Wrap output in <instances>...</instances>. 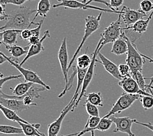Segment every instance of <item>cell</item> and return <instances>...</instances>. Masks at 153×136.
<instances>
[{"label":"cell","mask_w":153,"mask_h":136,"mask_svg":"<svg viewBox=\"0 0 153 136\" xmlns=\"http://www.w3.org/2000/svg\"><path fill=\"white\" fill-rule=\"evenodd\" d=\"M35 12H37V9H31L25 6L19 7L8 14L5 24L0 28V30H24L28 29L31 24L38 26L39 23H35L30 19L32 14Z\"/></svg>","instance_id":"1"},{"label":"cell","mask_w":153,"mask_h":136,"mask_svg":"<svg viewBox=\"0 0 153 136\" xmlns=\"http://www.w3.org/2000/svg\"><path fill=\"white\" fill-rule=\"evenodd\" d=\"M122 35L126 40L128 44V51H127V56L126 59V64L129 65L131 70V74L137 71H142L143 66L145 62V58L142 56L141 53L137 50L136 45L133 41L128 38L125 34V32H122Z\"/></svg>","instance_id":"2"},{"label":"cell","mask_w":153,"mask_h":136,"mask_svg":"<svg viewBox=\"0 0 153 136\" xmlns=\"http://www.w3.org/2000/svg\"><path fill=\"white\" fill-rule=\"evenodd\" d=\"M102 15V12H100L99 15H98L97 17L89 15L85 18L84 35L83 36L81 43H80L79 46L78 47L77 49L76 50L73 56H72L70 63H69V65H68L69 69L72 67V64H73L74 61L76 59V58H77L78 54H79L80 51H81L83 45H84L85 43L87 41V39L89 38V37L94 32H95L98 29L100 28Z\"/></svg>","instance_id":"3"},{"label":"cell","mask_w":153,"mask_h":136,"mask_svg":"<svg viewBox=\"0 0 153 136\" xmlns=\"http://www.w3.org/2000/svg\"><path fill=\"white\" fill-rule=\"evenodd\" d=\"M58 60H59V64L61 66V71L63 73L64 81L65 83V88L58 95V98H61L63 97L66 94L67 91L69 90V79L68 77V47H67V38H64L63 41L61 42V46L59 47V51H58Z\"/></svg>","instance_id":"4"},{"label":"cell","mask_w":153,"mask_h":136,"mask_svg":"<svg viewBox=\"0 0 153 136\" xmlns=\"http://www.w3.org/2000/svg\"><path fill=\"white\" fill-rule=\"evenodd\" d=\"M102 41V38H100V39L99 41H98L97 45L95 48V50H94V52L92 53L91 63L89 67L88 68V69H87L84 80H83V85H82V87L81 92H80V94L79 95L78 100L76 102L75 105L73 107V108H72L71 112H73L74 111V109L76 107H77L79 101L82 100L83 96H84V95H85L87 88H88L90 83H91V81H92L93 76H94V68H95V64L97 62V55H98V53H99V51H100V50L102 49V48H101Z\"/></svg>","instance_id":"5"},{"label":"cell","mask_w":153,"mask_h":136,"mask_svg":"<svg viewBox=\"0 0 153 136\" xmlns=\"http://www.w3.org/2000/svg\"><path fill=\"white\" fill-rule=\"evenodd\" d=\"M141 97V95L138 94H129V93H123L118 100L112 106L111 109L110 110L106 115L104 117L109 118L111 115L115 114L121 113L125 110L128 109L133 105L134 103L136 100H139Z\"/></svg>","instance_id":"6"},{"label":"cell","mask_w":153,"mask_h":136,"mask_svg":"<svg viewBox=\"0 0 153 136\" xmlns=\"http://www.w3.org/2000/svg\"><path fill=\"white\" fill-rule=\"evenodd\" d=\"M0 55H2V56H4L10 65H13V67L16 68L19 71V72L22 75L23 77L24 78L25 81L31 82L34 84H40V85H41L42 86L45 87L47 90H51V87L43 81L42 79L39 76L37 73L33 71H31L30 69L24 68L22 67V65H21L20 64H19V62L17 61H15L14 60H13L12 58L8 57L3 52H0Z\"/></svg>","instance_id":"7"},{"label":"cell","mask_w":153,"mask_h":136,"mask_svg":"<svg viewBox=\"0 0 153 136\" xmlns=\"http://www.w3.org/2000/svg\"><path fill=\"white\" fill-rule=\"evenodd\" d=\"M121 23V17L119 14L117 20L113 22L107 28L104 29L103 32L101 34V38H102L101 48L108 43H114L121 36L123 32Z\"/></svg>","instance_id":"8"},{"label":"cell","mask_w":153,"mask_h":136,"mask_svg":"<svg viewBox=\"0 0 153 136\" xmlns=\"http://www.w3.org/2000/svg\"><path fill=\"white\" fill-rule=\"evenodd\" d=\"M59 3L57 4H53V8H57V7H65L66 9H83V10H89L93 9L96 11H100L101 12L105 13H112L119 14L121 11H114L111 9H104L102 7L91 5L89 4H87L83 2H80L77 0H57Z\"/></svg>","instance_id":"9"},{"label":"cell","mask_w":153,"mask_h":136,"mask_svg":"<svg viewBox=\"0 0 153 136\" xmlns=\"http://www.w3.org/2000/svg\"><path fill=\"white\" fill-rule=\"evenodd\" d=\"M45 90H47L45 87L41 86V87H38L33 85V86L31 88L30 90H29L27 92L25 95H22V96L20 97H17L14 95H9L3 93L2 90H1V92H0V96L6 98H14V99H17V100H23L25 105H26L28 107H31V106H37V104L35 103L33 101L35 98H39L41 97V95H40V92H43Z\"/></svg>","instance_id":"10"},{"label":"cell","mask_w":153,"mask_h":136,"mask_svg":"<svg viewBox=\"0 0 153 136\" xmlns=\"http://www.w3.org/2000/svg\"><path fill=\"white\" fill-rule=\"evenodd\" d=\"M76 101H77L76 99L72 98V100L68 103V105L62 110L59 117L54 122L48 125V136H57L61 130L62 123H63L65 117L69 112L72 111V109L75 105Z\"/></svg>","instance_id":"11"},{"label":"cell","mask_w":153,"mask_h":136,"mask_svg":"<svg viewBox=\"0 0 153 136\" xmlns=\"http://www.w3.org/2000/svg\"><path fill=\"white\" fill-rule=\"evenodd\" d=\"M119 14L121 17L122 21L125 25V27L130 26L137 21L143 19V18L147 16V14L142 12L140 9L135 10L126 6L123 7Z\"/></svg>","instance_id":"12"},{"label":"cell","mask_w":153,"mask_h":136,"mask_svg":"<svg viewBox=\"0 0 153 136\" xmlns=\"http://www.w3.org/2000/svg\"><path fill=\"white\" fill-rule=\"evenodd\" d=\"M110 118L115 125V128L113 131L114 133L121 132L127 134L128 135L136 136L132 131V126L133 123H134V119H132L129 116L116 117L114 115H111Z\"/></svg>","instance_id":"13"},{"label":"cell","mask_w":153,"mask_h":136,"mask_svg":"<svg viewBox=\"0 0 153 136\" xmlns=\"http://www.w3.org/2000/svg\"><path fill=\"white\" fill-rule=\"evenodd\" d=\"M119 86L122 88V89L126 93L129 94H138L141 95H151L150 93H147L146 91L142 90L138 85L136 80L132 76L123 77V79L119 81Z\"/></svg>","instance_id":"14"},{"label":"cell","mask_w":153,"mask_h":136,"mask_svg":"<svg viewBox=\"0 0 153 136\" xmlns=\"http://www.w3.org/2000/svg\"><path fill=\"white\" fill-rule=\"evenodd\" d=\"M97 56L99 58V60H97V62H100V64L103 65L105 70L108 73H110L115 79H118L119 80L123 79V77L119 71V66L105 57L104 54L100 53V51L98 53Z\"/></svg>","instance_id":"15"},{"label":"cell","mask_w":153,"mask_h":136,"mask_svg":"<svg viewBox=\"0 0 153 136\" xmlns=\"http://www.w3.org/2000/svg\"><path fill=\"white\" fill-rule=\"evenodd\" d=\"M47 38H50V34L49 30H46L44 35L42 37V38L40 40L39 42L35 44V45H30V47L28 49V53L26 54V56L24 58V60L21 62L20 64L21 65H23L24 63H25L30 58L33 57L39 54L42 51L45 50V47L43 46V42Z\"/></svg>","instance_id":"16"},{"label":"cell","mask_w":153,"mask_h":136,"mask_svg":"<svg viewBox=\"0 0 153 136\" xmlns=\"http://www.w3.org/2000/svg\"><path fill=\"white\" fill-rule=\"evenodd\" d=\"M0 104L16 113L30 108V107L25 105L23 100L14 98H6L1 96H0Z\"/></svg>","instance_id":"17"},{"label":"cell","mask_w":153,"mask_h":136,"mask_svg":"<svg viewBox=\"0 0 153 136\" xmlns=\"http://www.w3.org/2000/svg\"><path fill=\"white\" fill-rule=\"evenodd\" d=\"M22 30H5L0 33L1 43L5 46H10L16 44L18 36Z\"/></svg>","instance_id":"18"},{"label":"cell","mask_w":153,"mask_h":136,"mask_svg":"<svg viewBox=\"0 0 153 136\" xmlns=\"http://www.w3.org/2000/svg\"><path fill=\"white\" fill-rule=\"evenodd\" d=\"M153 15V10L152 11L151 13L149 14V16L147 18L146 20L141 19L140 20L137 21L136 23L134 24L133 25L130 26L128 27H123L122 30L126 31V30H131L133 32L137 33V34H141L142 33H144L147 32L149 23L151 20V18Z\"/></svg>","instance_id":"19"},{"label":"cell","mask_w":153,"mask_h":136,"mask_svg":"<svg viewBox=\"0 0 153 136\" xmlns=\"http://www.w3.org/2000/svg\"><path fill=\"white\" fill-rule=\"evenodd\" d=\"M128 51V44L126 40L124 38L123 35L113 43L111 53L117 56H121L125 53H127Z\"/></svg>","instance_id":"20"},{"label":"cell","mask_w":153,"mask_h":136,"mask_svg":"<svg viewBox=\"0 0 153 136\" xmlns=\"http://www.w3.org/2000/svg\"><path fill=\"white\" fill-rule=\"evenodd\" d=\"M18 123L22 128L24 134L26 136H46L39 131V128L41 127L40 124L24 123L21 122Z\"/></svg>","instance_id":"21"},{"label":"cell","mask_w":153,"mask_h":136,"mask_svg":"<svg viewBox=\"0 0 153 136\" xmlns=\"http://www.w3.org/2000/svg\"><path fill=\"white\" fill-rule=\"evenodd\" d=\"M50 0H40L38 3L37 13H36L34 18H33L32 21L34 22L38 16L45 18L50 11Z\"/></svg>","instance_id":"22"},{"label":"cell","mask_w":153,"mask_h":136,"mask_svg":"<svg viewBox=\"0 0 153 136\" xmlns=\"http://www.w3.org/2000/svg\"><path fill=\"white\" fill-rule=\"evenodd\" d=\"M33 84L34 83L31 82L25 81L24 83L18 84L14 89L10 88V89L12 91L13 95L17 97H20L26 94L33 85Z\"/></svg>","instance_id":"23"},{"label":"cell","mask_w":153,"mask_h":136,"mask_svg":"<svg viewBox=\"0 0 153 136\" xmlns=\"http://www.w3.org/2000/svg\"><path fill=\"white\" fill-rule=\"evenodd\" d=\"M0 108H1V111L3 113V115L5 116V117L7 119L13 121V122H21L24 123H30L28 122L27 121L22 119L21 117H20L19 115L16 113V112L13 111V110L7 108L1 105V107H0Z\"/></svg>","instance_id":"24"},{"label":"cell","mask_w":153,"mask_h":136,"mask_svg":"<svg viewBox=\"0 0 153 136\" xmlns=\"http://www.w3.org/2000/svg\"><path fill=\"white\" fill-rule=\"evenodd\" d=\"M7 50L9 51L10 56L13 58H19L23 55L27 54L28 53L29 48L24 49L22 47L19 45H10V46H5Z\"/></svg>","instance_id":"25"},{"label":"cell","mask_w":153,"mask_h":136,"mask_svg":"<svg viewBox=\"0 0 153 136\" xmlns=\"http://www.w3.org/2000/svg\"><path fill=\"white\" fill-rule=\"evenodd\" d=\"M76 69H77V74H76L77 75V86H76L74 95H73L72 98L78 100V95H79V90L80 89V88L82 87L83 80H84L86 73H87V69H88V68L87 69H80V68H78L76 67Z\"/></svg>","instance_id":"26"},{"label":"cell","mask_w":153,"mask_h":136,"mask_svg":"<svg viewBox=\"0 0 153 136\" xmlns=\"http://www.w3.org/2000/svg\"><path fill=\"white\" fill-rule=\"evenodd\" d=\"M113 122L112 120L109 117V118H105V117H102L101 119L100 122L98 123L97 126L93 129L91 131V136H94V131L98 130L101 131H105L110 130V128L111 127Z\"/></svg>","instance_id":"27"},{"label":"cell","mask_w":153,"mask_h":136,"mask_svg":"<svg viewBox=\"0 0 153 136\" xmlns=\"http://www.w3.org/2000/svg\"><path fill=\"white\" fill-rule=\"evenodd\" d=\"M86 101H89L91 104L97 106L103 107V98L100 92H91L85 94Z\"/></svg>","instance_id":"28"},{"label":"cell","mask_w":153,"mask_h":136,"mask_svg":"<svg viewBox=\"0 0 153 136\" xmlns=\"http://www.w3.org/2000/svg\"><path fill=\"white\" fill-rule=\"evenodd\" d=\"M76 67L80 69H87L91 63L92 58L91 59L89 55L83 54L76 58Z\"/></svg>","instance_id":"29"},{"label":"cell","mask_w":153,"mask_h":136,"mask_svg":"<svg viewBox=\"0 0 153 136\" xmlns=\"http://www.w3.org/2000/svg\"><path fill=\"white\" fill-rule=\"evenodd\" d=\"M0 132L5 134H24L22 128L10 125H0Z\"/></svg>","instance_id":"30"},{"label":"cell","mask_w":153,"mask_h":136,"mask_svg":"<svg viewBox=\"0 0 153 136\" xmlns=\"http://www.w3.org/2000/svg\"><path fill=\"white\" fill-rule=\"evenodd\" d=\"M131 76L136 80L138 85H139L140 89L142 90L146 91V90L147 89L148 84H147L146 83H145V77L142 74V71H137L132 73V74H131Z\"/></svg>","instance_id":"31"},{"label":"cell","mask_w":153,"mask_h":136,"mask_svg":"<svg viewBox=\"0 0 153 136\" xmlns=\"http://www.w3.org/2000/svg\"><path fill=\"white\" fill-rule=\"evenodd\" d=\"M140 101L143 108L145 110L151 109L153 107V96L151 95H141Z\"/></svg>","instance_id":"32"},{"label":"cell","mask_w":153,"mask_h":136,"mask_svg":"<svg viewBox=\"0 0 153 136\" xmlns=\"http://www.w3.org/2000/svg\"><path fill=\"white\" fill-rule=\"evenodd\" d=\"M85 107L86 111L89 116H100L99 110L98 109V106L91 104L89 101H85Z\"/></svg>","instance_id":"33"},{"label":"cell","mask_w":153,"mask_h":136,"mask_svg":"<svg viewBox=\"0 0 153 136\" xmlns=\"http://www.w3.org/2000/svg\"><path fill=\"white\" fill-rule=\"evenodd\" d=\"M140 9L142 12L147 14L153 10V3L151 0H142L140 2Z\"/></svg>","instance_id":"34"},{"label":"cell","mask_w":153,"mask_h":136,"mask_svg":"<svg viewBox=\"0 0 153 136\" xmlns=\"http://www.w3.org/2000/svg\"><path fill=\"white\" fill-rule=\"evenodd\" d=\"M35 1V0H0V3L1 4H11L14 5H16L19 7L23 6L25 3L28 2Z\"/></svg>","instance_id":"35"},{"label":"cell","mask_w":153,"mask_h":136,"mask_svg":"<svg viewBox=\"0 0 153 136\" xmlns=\"http://www.w3.org/2000/svg\"><path fill=\"white\" fill-rule=\"evenodd\" d=\"M22 77H23L22 75H9V76H7L5 77H3V74L1 73V78H0V90H2V88L3 84H4L6 82L9 81V80H16V79H20Z\"/></svg>","instance_id":"36"},{"label":"cell","mask_w":153,"mask_h":136,"mask_svg":"<svg viewBox=\"0 0 153 136\" xmlns=\"http://www.w3.org/2000/svg\"><path fill=\"white\" fill-rule=\"evenodd\" d=\"M119 71L123 77H128L131 75V70L129 65L127 64H121L119 65Z\"/></svg>","instance_id":"37"},{"label":"cell","mask_w":153,"mask_h":136,"mask_svg":"<svg viewBox=\"0 0 153 136\" xmlns=\"http://www.w3.org/2000/svg\"><path fill=\"white\" fill-rule=\"evenodd\" d=\"M124 0H110V5L111 9L114 11H117L120 7L123 5Z\"/></svg>","instance_id":"38"},{"label":"cell","mask_w":153,"mask_h":136,"mask_svg":"<svg viewBox=\"0 0 153 136\" xmlns=\"http://www.w3.org/2000/svg\"><path fill=\"white\" fill-rule=\"evenodd\" d=\"M44 20H45V18H42V19L40 21V23H39V25L37 26V28L32 29L31 30V36H36V37H39L40 36V34H41V30L42 28V26L44 23Z\"/></svg>","instance_id":"39"},{"label":"cell","mask_w":153,"mask_h":136,"mask_svg":"<svg viewBox=\"0 0 153 136\" xmlns=\"http://www.w3.org/2000/svg\"><path fill=\"white\" fill-rule=\"evenodd\" d=\"M31 37V30L28 29H25L20 33V38L24 40H29Z\"/></svg>","instance_id":"40"},{"label":"cell","mask_w":153,"mask_h":136,"mask_svg":"<svg viewBox=\"0 0 153 136\" xmlns=\"http://www.w3.org/2000/svg\"><path fill=\"white\" fill-rule=\"evenodd\" d=\"M134 123L141 125V126H143L144 127L147 128L148 129L151 130V131H153V125L151 122H148V123H145V122H141L140 121H138L136 119H134Z\"/></svg>","instance_id":"41"},{"label":"cell","mask_w":153,"mask_h":136,"mask_svg":"<svg viewBox=\"0 0 153 136\" xmlns=\"http://www.w3.org/2000/svg\"><path fill=\"white\" fill-rule=\"evenodd\" d=\"M141 55L145 58V59L147 60L149 62H150V63L153 64V59H152V58H150V57H149V56H146V55H145V54H142V53H141ZM145 78H146V77H145ZM146 79H150V80H151L150 83H149V84H148V86H147V89H148L149 88H150V87L152 86V83H153V76L151 77H149V78H146Z\"/></svg>","instance_id":"42"},{"label":"cell","mask_w":153,"mask_h":136,"mask_svg":"<svg viewBox=\"0 0 153 136\" xmlns=\"http://www.w3.org/2000/svg\"><path fill=\"white\" fill-rule=\"evenodd\" d=\"M40 39L39 37H36V36H31V38H30V39L28 40L29 41V44L28 45H35V44L39 42Z\"/></svg>","instance_id":"43"},{"label":"cell","mask_w":153,"mask_h":136,"mask_svg":"<svg viewBox=\"0 0 153 136\" xmlns=\"http://www.w3.org/2000/svg\"><path fill=\"white\" fill-rule=\"evenodd\" d=\"M5 61H7L6 58L2 56V55H1V56H0V64H3Z\"/></svg>","instance_id":"44"},{"label":"cell","mask_w":153,"mask_h":136,"mask_svg":"<svg viewBox=\"0 0 153 136\" xmlns=\"http://www.w3.org/2000/svg\"><path fill=\"white\" fill-rule=\"evenodd\" d=\"M78 134H79V132H76V133L71 134H68V135H61V136H76V135H78Z\"/></svg>","instance_id":"45"},{"label":"cell","mask_w":153,"mask_h":136,"mask_svg":"<svg viewBox=\"0 0 153 136\" xmlns=\"http://www.w3.org/2000/svg\"><path fill=\"white\" fill-rule=\"evenodd\" d=\"M148 90H149V91H151L152 92H153V86H151L150 88H149Z\"/></svg>","instance_id":"46"},{"label":"cell","mask_w":153,"mask_h":136,"mask_svg":"<svg viewBox=\"0 0 153 136\" xmlns=\"http://www.w3.org/2000/svg\"><path fill=\"white\" fill-rule=\"evenodd\" d=\"M87 1H88V0H83V3H86L87 2Z\"/></svg>","instance_id":"47"},{"label":"cell","mask_w":153,"mask_h":136,"mask_svg":"<svg viewBox=\"0 0 153 136\" xmlns=\"http://www.w3.org/2000/svg\"><path fill=\"white\" fill-rule=\"evenodd\" d=\"M149 92H150V94H152V95L153 96V92H152L151 91H149Z\"/></svg>","instance_id":"48"},{"label":"cell","mask_w":153,"mask_h":136,"mask_svg":"<svg viewBox=\"0 0 153 136\" xmlns=\"http://www.w3.org/2000/svg\"><path fill=\"white\" fill-rule=\"evenodd\" d=\"M128 136H131V135H128Z\"/></svg>","instance_id":"49"},{"label":"cell","mask_w":153,"mask_h":136,"mask_svg":"<svg viewBox=\"0 0 153 136\" xmlns=\"http://www.w3.org/2000/svg\"></svg>","instance_id":"50"}]
</instances>
